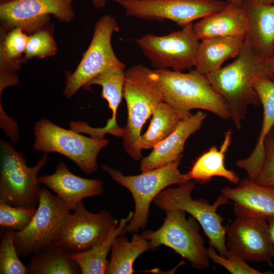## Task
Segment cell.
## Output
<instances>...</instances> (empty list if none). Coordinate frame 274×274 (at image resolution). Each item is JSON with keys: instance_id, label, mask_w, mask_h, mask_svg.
Returning a JSON list of instances; mask_svg holds the SVG:
<instances>
[{"instance_id": "6da1fadb", "label": "cell", "mask_w": 274, "mask_h": 274, "mask_svg": "<svg viewBox=\"0 0 274 274\" xmlns=\"http://www.w3.org/2000/svg\"><path fill=\"white\" fill-rule=\"evenodd\" d=\"M206 76L213 89L227 104L230 119L238 129L242 127L249 107L261 104L253 86L255 80L258 77L270 79L264 61L245 40L241 52L234 61Z\"/></svg>"}, {"instance_id": "7a4b0ae2", "label": "cell", "mask_w": 274, "mask_h": 274, "mask_svg": "<svg viewBox=\"0 0 274 274\" xmlns=\"http://www.w3.org/2000/svg\"><path fill=\"white\" fill-rule=\"evenodd\" d=\"M123 97L127 109V119L122 138L124 150L132 158H142L139 143L143 126L152 114L155 107L164 101L160 84L154 70L142 64L125 71Z\"/></svg>"}, {"instance_id": "3957f363", "label": "cell", "mask_w": 274, "mask_h": 274, "mask_svg": "<svg viewBox=\"0 0 274 274\" xmlns=\"http://www.w3.org/2000/svg\"><path fill=\"white\" fill-rule=\"evenodd\" d=\"M154 71L164 101L176 109L188 114L193 109H201L224 120L230 118L227 104L213 89L206 75L196 69L186 73L168 69Z\"/></svg>"}, {"instance_id": "277c9868", "label": "cell", "mask_w": 274, "mask_h": 274, "mask_svg": "<svg viewBox=\"0 0 274 274\" xmlns=\"http://www.w3.org/2000/svg\"><path fill=\"white\" fill-rule=\"evenodd\" d=\"M0 160V203L37 209L42 188L38 174L47 162L48 154L29 167L23 154L11 142L1 139Z\"/></svg>"}, {"instance_id": "5b68a950", "label": "cell", "mask_w": 274, "mask_h": 274, "mask_svg": "<svg viewBox=\"0 0 274 274\" xmlns=\"http://www.w3.org/2000/svg\"><path fill=\"white\" fill-rule=\"evenodd\" d=\"M181 159L134 176H125L108 165L101 166L116 183L130 191L134 199L133 215L123 233H134L143 229L148 222L150 204L157 195L170 185H179L189 181L186 174L179 170Z\"/></svg>"}, {"instance_id": "8992f818", "label": "cell", "mask_w": 274, "mask_h": 274, "mask_svg": "<svg viewBox=\"0 0 274 274\" xmlns=\"http://www.w3.org/2000/svg\"><path fill=\"white\" fill-rule=\"evenodd\" d=\"M164 212V221L159 228L141 233L149 242L150 250L154 251L164 245L187 260L192 267L201 270L209 268L210 259L197 221L192 216L187 219L183 210Z\"/></svg>"}, {"instance_id": "52a82bcc", "label": "cell", "mask_w": 274, "mask_h": 274, "mask_svg": "<svg viewBox=\"0 0 274 274\" xmlns=\"http://www.w3.org/2000/svg\"><path fill=\"white\" fill-rule=\"evenodd\" d=\"M194 188V183L191 180L177 187L166 188L157 195L153 202L164 211L179 209L189 214L202 227L210 245L220 255L226 257L228 253L226 227L222 225L223 217L217 211L219 206L228 203L229 199L222 194L212 204L206 199H194L191 193Z\"/></svg>"}, {"instance_id": "ba28073f", "label": "cell", "mask_w": 274, "mask_h": 274, "mask_svg": "<svg viewBox=\"0 0 274 274\" xmlns=\"http://www.w3.org/2000/svg\"><path fill=\"white\" fill-rule=\"evenodd\" d=\"M33 133L35 150L47 154L59 153L74 161L86 174L97 170L98 155L108 144V141L104 138L85 136L46 119L36 123Z\"/></svg>"}, {"instance_id": "9c48e42d", "label": "cell", "mask_w": 274, "mask_h": 274, "mask_svg": "<svg viewBox=\"0 0 274 274\" xmlns=\"http://www.w3.org/2000/svg\"><path fill=\"white\" fill-rule=\"evenodd\" d=\"M72 214L61 199L42 188L31 222L22 230L15 232L14 244L19 256L26 258L54 243L67 227Z\"/></svg>"}, {"instance_id": "30bf717a", "label": "cell", "mask_w": 274, "mask_h": 274, "mask_svg": "<svg viewBox=\"0 0 274 274\" xmlns=\"http://www.w3.org/2000/svg\"><path fill=\"white\" fill-rule=\"evenodd\" d=\"M155 70H191L195 65L200 40L193 23L165 36L147 33L134 40Z\"/></svg>"}, {"instance_id": "8fae6325", "label": "cell", "mask_w": 274, "mask_h": 274, "mask_svg": "<svg viewBox=\"0 0 274 274\" xmlns=\"http://www.w3.org/2000/svg\"><path fill=\"white\" fill-rule=\"evenodd\" d=\"M118 30L116 19L109 15L96 22L90 43L79 64L71 74H66L63 95L70 98L97 75L121 62L112 48L111 39Z\"/></svg>"}, {"instance_id": "7c38bea8", "label": "cell", "mask_w": 274, "mask_h": 274, "mask_svg": "<svg viewBox=\"0 0 274 274\" xmlns=\"http://www.w3.org/2000/svg\"><path fill=\"white\" fill-rule=\"evenodd\" d=\"M126 15L147 20H171L183 27L219 11L227 2L220 0H112Z\"/></svg>"}, {"instance_id": "4fadbf2b", "label": "cell", "mask_w": 274, "mask_h": 274, "mask_svg": "<svg viewBox=\"0 0 274 274\" xmlns=\"http://www.w3.org/2000/svg\"><path fill=\"white\" fill-rule=\"evenodd\" d=\"M73 0H14L0 4L1 28H20L30 35L47 26L50 16L62 22L74 17Z\"/></svg>"}, {"instance_id": "5bb4252c", "label": "cell", "mask_w": 274, "mask_h": 274, "mask_svg": "<svg viewBox=\"0 0 274 274\" xmlns=\"http://www.w3.org/2000/svg\"><path fill=\"white\" fill-rule=\"evenodd\" d=\"M226 245L228 251L244 260L266 262L274 268V254L266 219L252 216H236L226 227Z\"/></svg>"}, {"instance_id": "9a60e30c", "label": "cell", "mask_w": 274, "mask_h": 274, "mask_svg": "<svg viewBox=\"0 0 274 274\" xmlns=\"http://www.w3.org/2000/svg\"><path fill=\"white\" fill-rule=\"evenodd\" d=\"M118 224V220L108 211L91 213L82 201L72 214L65 230L54 243L70 253L84 252L101 243Z\"/></svg>"}, {"instance_id": "2e32d148", "label": "cell", "mask_w": 274, "mask_h": 274, "mask_svg": "<svg viewBox=\"0 0 274 274\" xmlns=\"http://www.w3.org/2000/svg\"><path fill=\"white\" fill-rule=\"evenodd\" d=\"M39 182L52 190L70 211L75 210L85 198L103 194L102 182L76 176L63 162H59L54 173L39 177Z\"/></svg>"}, {"instance_id": "e0dca14e", "label": "cell", "mask_w": 274, "mask_h": 274, "mask_svg": "<svg viewBox=\"0 0 274 274\" xmlns=\"http://www.w3.org/2000/svg\"><path fill=\"white\" fill-rule=\"evenodd\" d=\"M221 191L234 202L236 217H274V186L262 185L248 178L235 187L226 186Z\"/></svg>"}, {"instance_id": "ac0fdd59", "label": "cell", "mask_w": 274, "mask_h": 274, "mask_svg": "<svg viewBox=\"0 0 274 274\" xmlns=\"http://www.w3.org/2000/svg\"><path fill=\"white\" fill-rule=\"evenodd\" d=\"M242 7L247 19L245 41L265 62L271 57L274 48V5L244 0Z\"/></svg>"}, {"instance_id": "d6986e66", "label": "cell", "mask_w": 274, "mask_h": 274, "mask_svg": "<svg viewBox=\"0 0 274 274\" xmlns=\"http://www.w3.org/2000/svg\"><path fill=\"white\" fill-rule=\"evenodd\" d=\"M260 104L263 107V119L260 134L254 150L247 158L236 162V165L255 181L264 162L265 140L274 126V82L266 77H258L254 82Z\"/></svg>"}, {"instance_id": "ffe728a7", "label": "cell", "mask_w": 274, "mask_h": 274, "mask_svg": "<svg viewBox=\"0 0 274 274\" xmlns=\"http://www.w3.org/2000/svg\"><path fill=\"white\" fill-rule=\"evenodd\" d=\"M207 114L198 111L182 120L176 129L156 145L147 156L142 159L140 170L145 172L182 158L185 143L200 129Z\"/></svg>"}, {"instance_id": "44dd1931", "label": "cell", "mask_w": 274, "mask_h": 274, "mask_svg": "<svg viewBox=\"0 0 274 274\" xmlns=\"http://www.w3.org/2000/svg\"><path fill=\"white\" fill-rule=\"evenodd\" d=\"M193 28L200 41L217 37L245 38L247 19L242 7L227 2L224 8L200 19Z\"/></svg>"}, {"instance_id": "7402d4cb", "label": "cell", "mask_w": 274, "mask_h": 274, "mask_svg": "<svg viewBox=\"0 0 274 274\" xmlns=\"http://www.w3.org/2000/svg\"><path fill=\"white\" fill-rule=\"evenodd\" d=\"M232 134L231 129L226 131L219 149L213 146L195 160L190 170L186 174L189 181L193 179L199 183H206L214 177H219L232 183L237 184L239 182L237 174L227 169L224 163L225 153L231 144Z\"/></svg>"}, {"instance_id": "603a6c76", "label": "cell", "mask_w": 274, "mask_h": 274, "mask_svg": "<svg viewBox=\"0 0 274 274\" xmlns=\"http://www.w3.org/2000/svg\"><path fill=\"white\" fill-rule=\"evenodd\" d=\"M244 40L245 38L234 37H217L201 40L195 69L205 75L218 71L225 61L237 57Z\"/></svg>"}, {"instance_id": "cb8c5ba5", "label": "cell", "mask_w": 274, "mask_h": 274, "mask_svg": "<svg viewBox=\"0 0 274 274\" xmlns=\"http://www.w3.org/2000/svg\"><path fill=\"white\" fill-rule=\"evenodd\" d=\"M152 115L147 130L140 139L139 145L142 150L153 149L169 136L182 120L192 114L183 113L162 101L155 107Z\"/></svg>"}, {"instance_id": "d4e9b609", "label": "cell", "mask_w": 274, "mask_h": 274, "mask_svg": "<svg viewBox=\"0 0 274 274\" xmlns=\"http://www.w3.org/2000/svg\"><path fill=\"white\" fill-rule=\"evenodd\" d=\"M70 253L53 243L31 255L27 265L29 274H80V268Z\"/></svg>"}, {"instance_id": "484cf974", "label": "cell", "mask_w": 274, "mask_h": 274, "mask_svg": "<svg viewBox=\"0 0 274 274\" xmlns=\"http://www.w3.org/2000/svg\"><path fill=\"white\" fill-rule=\"evenodd\" d=\"M150 250L149 242L141 234L134 233L130 241L124 233L114 242L106 274H132L133 263L142 253Z\"/></svg>"}, {"instance_id": "4316f807", "label": "cell", "mask_w": 274, "mask_h": 274, "mask_svg": "<svg viewBox=\"0 0 274 274\" xmlns=\"http://www.w3.org/2000/svg\"><path fill=\"white\" fill-rule=\"evenodd\" d=\"M133 215V212L130 211L126 218L121 219L118 225L110 232L101 243L84 252L70 253V257L78 264L82 273H106L109 263L107 257L112 245L116 238L123 233Z\"/></svg>"}, {"instance_id": "83f0119b", "label": "cell", "mask_w": 274, "mask_h": 274, "mask_svg": "<svg viewBox=\"0 0 274 274\" xmlns=\"http://www.w3.org/2000/svg\"><path fill=\"white\" fill-rule=\"evenodd\" d=\"M125 68V64L121 61L100 73L83 87L86 90H89L90 86L93 85L102 87L101 96L107 101L112 113L109 120L114 123H117V109L123 97Z\"/></svg>"}, {"instance_id": "f1b7e54d", "label": "cell", "mask_w": 274, "mask_h": 274, "mask_svg": "<svg viewBox=\"0 0 274 274\" xmlns=\"http://www.w3.org/2000/svg\"><path fill=\"white\" fill-rule=\"evenodd\" d=\"M1 35L0 75L16 76L22 63L28 35L19 27L8 31L1 28Z\"/></svg>"}, {"instance_id": "f546056e", "label": "cell", "mask_w": 274, "mask_h": 274, "mask_svg": "<svg viewBox=\"0 0 274 274\" xmlns=\"http://www.w3.org/2000/svg\"><path fill=\"white\" fill-rule=\"evenodd\" d=\"M2 228L3 232L0 243V273H28V267L19 259L14 244L15 231Z\"/></svg>"}, {"instance_id": "4dcf8cb0", "label": "cell", "mask_w": 274, "mask_h": 274, "mask_svg": "<svg viewBox=\"0 0 274 274\" xmlns=\"http://www.w3.org/2000/svg\"><path fill=\"white\" fill-rule=\"evenodd\" d=\"M52 27L48 24L28 35L26 50L22 58V63L34 57L42 58L56 54L57 45L53 38Z\"/></svg>"}, {"instance_id": "1f68e13d", "label": "cell", "mask_w": 274, "mask_h": 274, "mask_svg": "<svg viewBox=\"0 0 274 274\" xmlns=\"http://www.w3.org/2000/svg\"><path fill=\"white\" fill-rule=\"evenodd\" d=\"M36 209L13 207L0 203V225L2 228L20 231L26 227Z\"/></svg>"}, {"instance_id": "d6a6232c", "label": "cell", "mask_w": 274, "mask_h": 274, "mask_svg": "<svg viewBox=\"0 0 274 274\" xmlns=\"http://www.w3.org/2000/svg\"><path fill=\"white\" fill-rule=\"evenodd\" d=\"M208 253L210 260L214 263L222 266L232 274L272 273L271 272H262L252 268L241 256L228 251L227 256L223 257L210 246Z\"/></svg>"}, {"instance_id": "836d02e7", "label": "cell", "mask_w": 274, "mask_h": 274, "mask_svg": "<svg viewBox=\"0 0 274 274\" xmlns=\"http://www.w3.org/2000/svg\"><path fill=\"white\" fill-rule=\"evenodd\" d=\"M264 146V162L254 181L262 185L274 186V138L271 132L266 138Z\"/></svg>"}, {"instance_id": "e575fe53", "label": "cell", "mask_w": 274, "mask_h": 274, "mask_svg": "<svg viewBox=\"0 0 274 274\" xmlns=\"http://www.w3.org/2000/svg\"><path fill=\"white\" fill-rule=\"evenodd\" d=\"M264 66L268 77L274 79V48L271 57L267 61L264 62Z\"/></svg>"}, {"instance_id": "d590c367", "label": "cell", "mask_w": 274, "mask_h": 274, "mask_svg": "<svg viewBox=\"0 0 274 274\" xmlns=\"http://www.w3.org/2000/svg\"><path fill=\"white\" fill-rule=\"evenodd\" d=\"M268 223V232L274 254V217L266 219Z\"/></svg>"}, {"instance_id": "8d00e7d4", "label": "cell", "mask_w": 274, "mask_h": 274, "mask_svg": "<svg viewBox=\"0 0 274 274\" xmlns=\"http://www.w3.org/2000/svg\"><path fill=\"white\" fill-rule=\"evenodd\" d=\"M92 3L96 9H101L105 7L107 4V0H91Z\"/></svg>"}, {"instance_id": "74e56055", "label": "cell", "mask_w": 274, "mask_h": 274, "mask_svg": "<svg viewBox=\"0 0 274 274\" xmlns=\"http://www.w3.org/2000/svg\"><path fill=\"white\" fill-rule=\"evenodd\" d=\"M257 3L262 5H273L274 3V0H252Z\"/></svg>"}, {"instance_id": "f35d334b", "label": "cell", "mask_w": 274, "mask_h": 274, "mask_svg": "<svg viewBox=\"0 0 274 274\" xmlns=\"http://www.w3.org/2000/svg\"><path fill=\"white\" fill-rule=\"evenodd\" d=\"M244 0H228L227 2L238 7H242Z\"/></svg>"}, {"instance_id": "ab89813d", "label": "cell", "mask_w": 274, "mask_h": 274, "mask_svg": "<svg viewBox=\"0 0 274 274\" xmlns=\"http://www.w3.org/2000/svg\"><path fill=\"white\" fill-rule=\"evenodd\" d=\"M13 1H14V0H0V3L1 4H4V3H7L8 2H12Z\"/></svg>"}, {"instance_id": "60d3db41", "label": "cell", "mask_w": 274, "mask_h": 274, "mask_svg": "<svg viewBox=\"0 0 274 274\" xmlns=\"http://www.w3.org/2000/svg\"><path fill=\"white\" fill-rule=\"evenodd\" d=\"M271 134H272V136H273V138H274V126H273V128H272V131H271Z\"/></svg>"}]
</instances>
